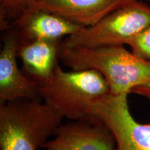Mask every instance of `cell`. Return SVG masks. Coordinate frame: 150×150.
<instances>
[{"mask_svg": "<svg viewBox=\"0 0 150 150\" xmlns=\"http://www.w3.org/2000/svg\"><path fill=\"white\" fill-rule=\"evenodd\" d=\"M4 33L0 54V104L18 99H40L39 86L18 66L19 42L16 31L11 28Z\"/></svg>", "mask_w": 150, "mask_h": 150, "instance_id": "7", "label": "cell"}, {"mask_svg": "<svg viewBox=\"0 0 150 150\" xmlns=\"http://www.w3.org/2000/svg\"><path fill=\"white\" fill-rule=\"evenodd\" d=\"M110 94L104 76L95 70L65 72L58 65L50 81L39 87V97L70 120L89 116L92 104Z\"/></svg>", "mask_w": 150, "mask_h": 150, "instance_id": "3", "label": "cell"}, {"mask_svg": "<svg viewBox=\"0 0 150 150\" xmlns=\"http://www.w3.org/2000/svg\"><path fill=\"white\" fill-rule=\"evenodd\" d=\"M18 35L19 43L35 40H61L83 27L55 14L40 10L28 11L12 27Z\"/></svg>", "mask_w": 150, "mask_h": 150, "instance_id": "9", "label": "cell"}, {"mask_svg": "<svg viewBox=\"0 0 150 150\" xmlns=\"http://www.w3.org/2000/svg\"><path fill=\"white\" fill-rule=\"evenodd\" d=\"M63 115L40 99H18L0 104L1 150L42 148L62 125Z\"/></svg>", "mask_w": 150, "mask_h": 150, "instance_id": "2", "label": "cell"}, {"mask_svg": "<svg viewBox=\"0 0 150 150\" xmlns=\"http://www.w3.org/2000/svg\"><path fill=\"white\" fill-rule=\"evenodd\" d=\"M146 1H148V2H149V3H150V0H146Z\"/></svg>", "mask_w": 150, "mask_h": 150, "instance_id": "14", "label": "cell"}, {"mask_svg": "<svg viewBox=\"0 0 150 150\" xmlns=\"http://www.w3.org/2000/svg\"><path fill=\"white\" fill-rule=\"evenodd\" d=\"M62 40H35L19 43L18 57L24 74L40 87L50 81L59 65V52Z\"/></svg>", "mask_w": 150, "mask_h": 150, "instance_id": "10", "label": "cell"}, {"mask_svg": "<svg viewBox=\"0 0 150 150\" xmlns=\"http://www.w3.org/2000/svg\"><path fill=\"white\" fill-rule=\"evenodd\" d=\"M36 0H0V29H11L25 14Z\"/></svg>", "mask_w": 150, "mask_h": 150, "instance_id": "11", "label": "cell"}, {"mask_svg": "<svg viewBox=\"0 0 150 150\" xmlns=\"http://www.w3.org/2000/svg\"><path fill=\"white\" fill-rule=\"evenodd\" d=\"M150 25V8L137 1L110 13L93 26L61 41L66 47L94 48L124 45Z\"/></svg>", "mask_w": 150, "mask_h": 150, "instance_id": "4", "label": "cell"}, {"mask_svg": "<svg viewBox=\"0 0 150 150\" xmlns=\"http://www.w3.org/2000/svg\"><path fill=\"white\" fill-rule=\"evenodd\" d=\"M54 138L43 145L45 150H115L112 131L95 116L62 125Z\"/></svg>", "mask_w": 150, "mask_h": 150, "instance_id": "6", "label": "cell"}, {"mask_svg": "<svg viewBox=\"0 0 150 150\" xmlns=\"http://www.w3.org/2000/svg\"><path fill=\"white\" fill-rule=\"evenodd\" d=\"M127 95L111 94L92 104L93 115L112 131L116 140L115 150H150V125L137 122L129 108Z\"/></svg>", "mask_w": 150, "mask_h": 150, "instance_id": "5", "label": "cell"}, {"mask_svg": "<svg viewBox=\"0 0 150 150\" xmlns=\"http://www.w3.org/2000/svg\"><path fill=\"white\" fill-rule=\"evenodd\" d=\"M43 150H45V149H43Z\"/></svg>", "mask_w": 150, "mask_h": 150, "instance_id": "15", "label": "cell"}, {"mask_svg": "<svg viewBox=\"0 0 150 150\" xmlns=\"http://www.w3.org/2000/svg\"><path fill=\"white\" fill-rule=\"evenodd\" d=\"M137 1L138 0H36L29 11H47L88 27L117 9Z\"/></svg>", "mask_w": 150, "mask_h": 150, "instance_id": "8", "label": "cell"}, {"mask_svg": "<svg viewBox=\"0 0 150 150\" xmlns=\"http://www.w3.org/2000/svg\"><path fill=\"white\" fill-rule=\"evenodd\" d=\"M59 61L72 70H95L104 76L112 95H128L136 86L150 81V63L124 47L88 48L60 45Z\"/></svg>", "mask_w": 150, "mask_h": 150, "instance_id": "1", "label": "cell"}, {"mask_svg": "<svg viewBox=\"0 0 150 150\" xmlns=\"http://www.w3.org/2000/svg\"><path fill=\"white\" fill-rule=\"evenodd\" d=\"M131 93L138 94L146 97L150 101V81L134 88L131 90Z\"/></svg>", "mask_w": 150, "mask_h": 150, "instance_id": "13", "label": "cell"}, {"mask_svg": "<svg viewBox=\"0 0 150 150\" xmlns=\"http://www.w3.org/2000/svg\"><path fill=\"white\" fill-rule=\"evenodd\" d=\"M131 52L140 59L150 63V25L128 42Z\"/></svg>", "mask_w": 150, "mask_h": 150, "instance_id": "12", "label": "cell"}]
</instances>
